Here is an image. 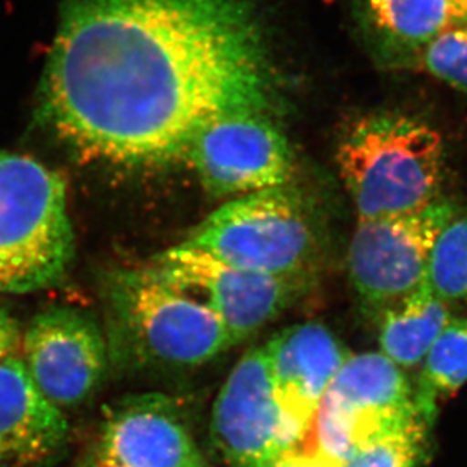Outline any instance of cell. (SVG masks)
<instances>
[{
	"instance_id": "obj_13",
	"label": "cell",
	"mask_w": 467,
	"mask_h": 467,
	"mask_svg": "<svg viewBox=\"0 0 467 467\" xmlns=\"http://www.w3.org/2000/svg\"><path fill=\"white\" fill-rule=\"evenodd\" d=\"M91 459L114 467H204L171 402L156 393L128 398L108 413Z\"/></svg>"
},
{
	"instance_id": "obj_22",
	"label": "cell",
	"mask_w": 467,
	"mask_h": 467,
	"mask_svg": "<svg viewBox=\"0 0 467 467\" xmlns=\"http://www.w3.org/2000/svg\"><path fill=\"white\" fill-rule=\"evenodd\" d=\"M271 467H331L309 455L292 454L280 460Z\"/></svg>"
},
{
	"instance_id": "obj_5",
	"label": "cell",
	"mask_w": 467,
	"mask_h": 467,
	"mask_svg": "<svg viewBox=\"0 0 467 467\" xmlns=\"http://www.w3.org/2000/svg\"><path fill=\"white\" fill-rule=\"evenodd\" d=\"M181 244L236 268L280 278L310 280L322 257L312 206L292 183L227 200Z\"/></svg>"
},
{
	"instance_id": "obj_9",
	"label": "cell",
	"mask_w": 467,
	"mask_h": 467,
	"mask_svg": "<svg viewBox=\"0 0 467 467\" xmlns=\"http://www.w3.org/2000/svg\"><path fill=\"white\" fill-rule=\"evenodd\" d=\"M204 190L236 199L291 185L296 155L275 117L259 112L225 115L197 135L186 155Z\"/></svg>"
},
{
	"instance_id": "obj_18",
	"label": "cell",
	"mask_w": 467,
	"mask_h": 467,
	"mask_svg": "<svg viewBox=\"0 0 467 467\" xmlns=\"http://www.w3.org/2000/svg\"><path fill=\"white\" fill-rule=\"evenodd\" d=\"M425 283L448 305L467 298V213H459L441 230Z\"/></svg>"
},
{
	"instance_id": "obj_1",
	"label": "cell",
	"mask_w": 467,
	"mask_h": 467,
	"mask_svg": "<svg viewBox=\"0 0 467 467\" xmlns=\"http://www.w3.org/2000/svg\"><path fill=\"white\" fill-rule=\"evenodd\" d=\"M40 99L73 150L126 170L185 162L215 119L285 102L245 0H66Z\"/></svg>"
},
{
	"instance_id": "obj_11",
	"label": "cell",
	"mask_w": 467,
	"mask_h": 467,
	"mask_svg": "<svg viewBox=\"0 0 467 467\" xmlns=\"http://www.w3.org/2000/svg\"><path fill=\"white\" fill-rule=\"evenodd\" d=\"M20 358L36 388L61 410L88 401L110 362L105 331L89 313L70 306L32 317L23 328Z\"/></svg>"
},
{
	"instance_id": "obj_17",
	"label": "cell",
	"mask_w": 467,
	"mask_h": 467,
	"mask_svg": "<svg viewBox=\"0 0 467 467\" xmlns=\"http://www.w3.org/2000/svg\"><path fill=\"white\" fill-rule=\"evenodd\" d=\"M420 365L416 409L432 423L439 402L454 395L467 381V317H451Z\"/></svg>"
},
{
	"instance_id": "obj_2",
	"label": "cell",
	"mask_w": 467,
	"mask_h": 467,
	"mask_svg": "<svg viewBox=\"0 0 467 467\" xmlns=\"http://www.w3.org/2000/svg\"><path fill=\"white\" fill-rule=\"evenodd\" d=\"M336 163L358 220L409 215L441 197L445 141L415 115L379 110L347 126Z\"/></svg>"
},
{
	"instance_id": "obj_20",
	"label": "cell",
	"mask_w": 467,
	"mask_h": 467,
	"mask_svg": "<svg viewBox=\"0 0 467 467\" xmlns=\"http://www.w3.org/2000/svg\"><path fill=\"white\" fill-rule=\"evenodd\" d=\"M411 71H422L446 87L467 94V23L446 27L420 52Z\"/></svg>"
},
{
	"instance_id": "obj_24",
	"label": "cell",
	"mask_w": 467,
	"mask_h": 467,
	"mask_svg": "<svg viewBox=\"0 0 467 467\" xmlns=\"http://www.w3.org/2000/svg\"><path fill=\"white\" fill-rule=\"evenodd\" d=\"M80 467H114V466H109V464L100 463V462H98V460L88 459Z\"/></svg>"
},
{
	"instance_id": "obj_7",
	"label": "cell",
	"mask_w": 467,
	"mask_h": 467,
	"mask_svg": "<svg viewBox=\"0 0 467 467\" xmlns=\"http://www.w3.org/2000/svg\"><path fill=\"white\" fill-rule=\"evenodd\" d=\"M460 208L441 195L409 215L358 220L347 265L358 300L375 317L427 280L432 248Z\"/></svg>"
},
{
	"instance_id": "obj_3",
	"label": "cell",
	"mask_w": 467,
	"mask_h": 467,
	"mask_svg": "<svg viewBox=\"0 0 467 467\" xmlns=\"http://www.w3.org/2000/svg\"><path fill=\"white\" fill-rule=\"evenodd\" d=\"M110 362L128 368H194L234 347L215 313L149 266L119 271L105 287Z\"/></svg>"
},
{
	"instance_id": "obj_4",
	"label": "cell",
	"mask_w": 467,
	"mask_h": 467,
	"mask_svg": "<svg viewBox=\"0 0 467 467\" xmlns=\"http://www.w3.org/2000/svg\"><path fill=\"white\" fill-rule=\"evenodd\" d=\"M73 259L62 177L31 156L0 150V296L55 286Z\"/></svg>"
},
{
	"instance_id": "obj_8",
	"label": "cell",
	"mask_w": 467,
	"mask_h": 467,
	"mask_svg": "<svg viewBox=\"0 0 467 467\" xmlns=\"http://www.w3.org/2000/svg\"><path fill=\"white\" fill-rule=\"evenodd\" d=\"M149 268L215 313L234 345L243 344L277 319L310 286V280L236 268L182 244L156 254Z\"/></svg>"
},
{
	"instance_id": "obj_10",
	"label": "cell",
	"mask_w": 467,
	"mask_h": 467,
	"mask_svg": "<svg viewBox=\"0 0 467 467\" xmlns=\"http://www.w3.org/2000/svg\"><path fill=\"white\" fill-rule=\"evenodd\" d=\"M211 439L229 467H271L298 450L264 347L247 351L230 370L212 410Z\"/></svg>"
},
{
	"instance_id": "obj_14",
	"label": "cell",
	"mask_w": 467,
	"mask_h": 467,
	"mask_svg": "<svg viewBox=\"0 0 467 467\" xmlns=\"http://www.w3.org/2000/svg\"><path fill=\"white\" fill-rule=\"evenodd\" d=\"M68 420L36 388L20 356L0 363V467H36L66 445Z\"/></svg>"
},
{
	"instance_id": "obj_19",
	"label": "cell",
	"mask_w": 467,
	"mask_h": 467,
	"mask_svg": "<svg viewBox=\"0 0 467 467\" xmlns=\"http://www.w3.org/2000/svg\"><path fill=\"white\" fill-rule=\"evenodd\" d=\"M431 423L420 413L366 441L344 467H418Z\"/></svg>"
},
{
	"instance_id": "obj_16",
	"label": "cell",
	"mask_w": 467,
	"mask_h": 467,
	"mask_svg": "<svg viewBox=\"0 0 467 467\" xmlns=\"http://www.w3.org/2000/svg\"><path fill=\"white\" fill-rule=\"evenodd\" d=\"M377 317L379 353L401 369H411L422 363L452 317L450 305L423 283L410 296L381 310Z\"/></svg>"
},
{
	"instance_id": "obj_21",
	"label": "cell",
	"mask_w": 467,
	"mask_h": 467,
	"mask_svg": "<svg viewBox=\"0 0 467 467\" xmlns=\"http://www.w3.org/2000/svg\"><path fill=\"white\" fill-rule=\"evenodd\" d=\"M23 328L13 313L0 305V363L20 356Z\"/></svg>"
},
{
	"instance_id": "obj_23",
	"label": "cell",
	"mask_w": 467,
	"mask_h": 467,
	"mask_svg": "<svg viewBox=\"0 0 467 467\" xmlns=\"http://www.w3.org/2000/svg\"><path fill=\"white\" fill-rule=\"evenodd\" d=\"M448 4H450L451 26L466 25L467 0H448Z\"/></svg>"
},
{
	"instance_id": "obj_15",
	"label": "cell",
	"mask_w": 467,
	"mask_h": 467,
	"mask_svg": "<svg viewBox=\"0 0 467 467\" xmlns=\"http://www.w3.org/2000/svg\"><path fill=\"white\" fill-rule=\"evenodd\" d=\"M370 55L386 70H413L419 55L451 26L448 0H356Z\"/></svg>"
},
{
	"instance_id": "obj_6",
	"label": "cell",
	"mask_w": 467,
	"mask_h": 467,
	"mask_svg": "<svg viewBox=\"0 0 467 467\" xmlns=\"http://www.w3.org/2000/svg\"><path fill=\"white\" fill-rule=\"evenodd\" d=\"M418 413L404 369L381 353L353 354L327 389L296 454L344 467L366 441Z\"/></svg>"
},
{
	"instance_id": "obj_12",
	"label": "cell",
	"mask_w": 467,
	"mask_h": 467,
	"mask_svg": "<svg viewBox=\"0 0 467 467\" xmlns=\"http://www.w3.org/2000/svg\"><path fill=\"white\" fill-rule=\"evenodd\" d=\"M264 349L278 402L301 446L327 389L353 353L317 322L285 328Z\"/></svg>"
}]
</instances>
